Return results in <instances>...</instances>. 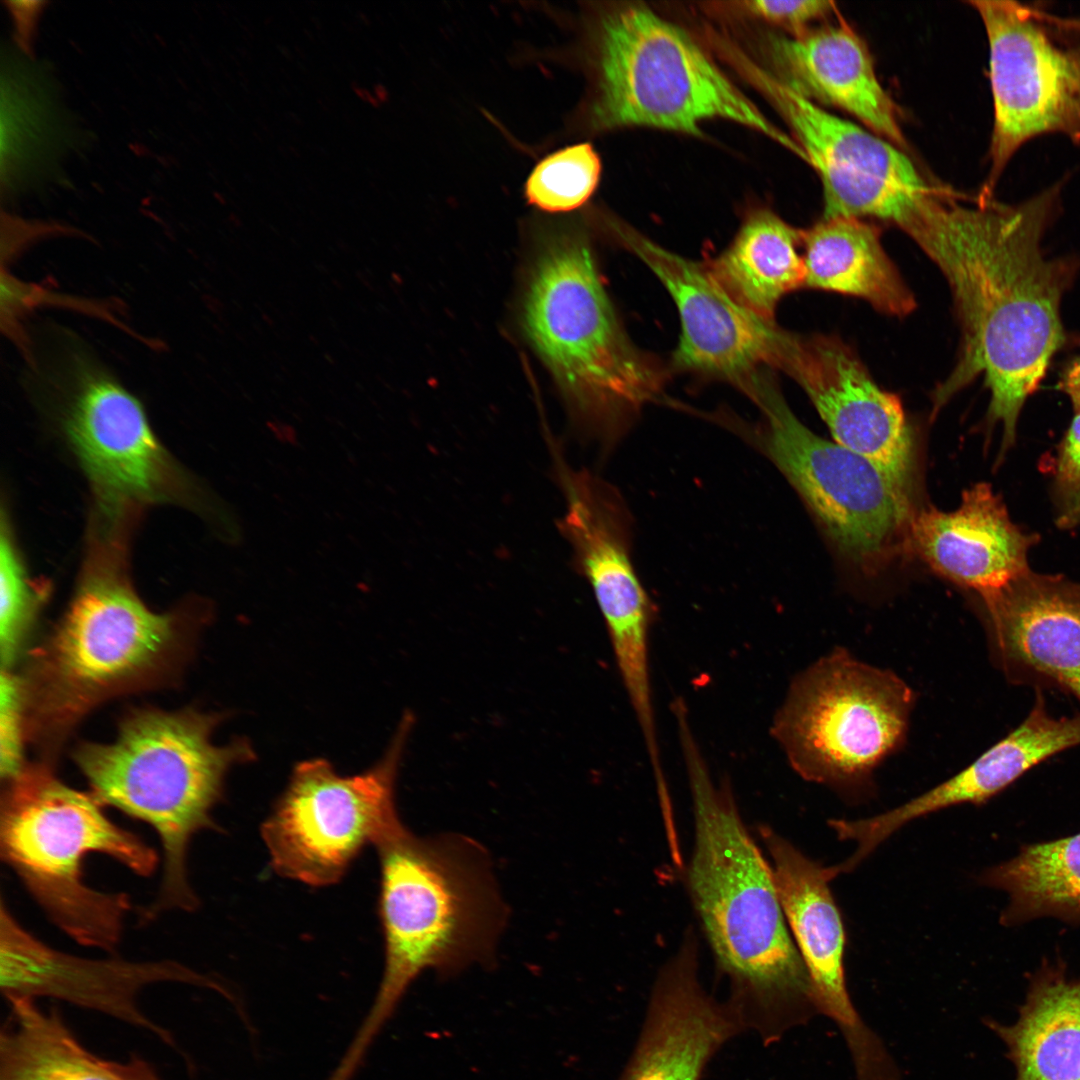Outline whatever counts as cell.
Listing matches in <instances>:
<instances>
[{
  "instance_id": "cell-1",
  "label": "cell",
  "mask_w": 1080,
  "mask_h": 1080,
  "mask_svg": "<svg viewBox=\"0 0 1080 1080\" xmlns=\"http://www.w3.org/2000/svg\"><path fill=\"white\" fill-rule=\"evenodd\" d=\"M1061 187L1016 204L979 193L967 202L944 189L899 226L943 273L961 326L958 361L934 393V412L983 375L987 422L1002 428L1001 457L1015 441L1026 400L1065 342L1060 307L1078 262L1048 258L1041 245Z\"/></svg>"
},
{
  "instance_id": "cell-2",
  "label": "cell",
  "mask_w": 1080,
  "mask_h": 1080,
  "mask_svg": "<svg viewBox=\"0 0 1080 1080\" xmlns=\"http://www.w3.org/2000/svg\"><path fill=\"white\" fill-rule=\"evenodd\" d=\"M693 805L688 885L743 1029L770 1044L818 1011L787 929L772 866L748 833L727 783L717 782L687 719L677 723Z\"/></svg>"
},
{
  "instance_id": "cell-3",
  "label": "cell",
  "mask_w": 1080,
  "mask_h": 1080,
  "mask_svg": "<svg viewBox=\"0 0 1080 1080\" xmlns=\"http://www.w3.org/2000/svg\"><path fill=\"white\" fill-rule=\"evenodd\" d=\"M218 721L217 715L193 711L137 712L123 722L114 742L84 744L75 753L96 799L147 824L161 844L162 879L141 912L143 923L198 907L188 872L190 844L201 831L216 829L212 810L229 769L254 759L245 740L213 744Z\"/></svg>"
},
{
  "instance_id": "cell-4",
  "label": "cell",
  "mask_w": 1080,
  "mask_h": 1080,
  "mask_svg": "<svg viewBox=\"0 0 1080 1080\" xmlns=\"http://www.w3.org/2000/svg\"><path fill=\"white\" fill-rule=\"evenodd\" d=\"M376 848L385 963L367 1038L422 972L449 977L489 963L504 920L488 857L474 841L420 838L402 825Z\"/></svg>"
},
{
  "instance_id": "cell-5",
  "label": "cell",
  "mask_w": 1080,
  "mask_h": 1080,
  "mask_svg": "<svg viewBox=\"0 0 1080 1080\" xmlns=\"http://www.w3.org/2000/svg\"><path fill=\"white\" fill-rule=\"evenodd\" d=\"M522 325L573 412L606 442L645 405L664 400L666 375L625 333L581 233L560 229L544 240Z\"/></svg>"
},
{
  "instance_id": "cell-6",
  "label": "cell",
  "mask_w": 1080,
  "mask_h": 1080,
  "mask_svg": "<svg viewBox=\"0 0 1080 1080\" xmlns=\"http://www.w3.org/2000/svg\"><path fill=\"white\" fill-rule=\"evenodd\" d=\"M2 794L0 855L48 919L79 945L113 952L131 909L125 893L85 883L84 859L106 855L142 877L158 865L156 851L113 822L92 795L74 790L47 769H22Z\"/></svg>"
},
{
  "instance_id": "cell-7",
  "label": "cell",
  "mask_w": 1080,
  "mask_h": 1080,
  "mask_svg": "<svg viewBox=\"0 0 1080 1080\" xmlns=\"http://www.w3.org/2000/svg\"><path fill=\"white\" fill-rule=\"evenodd\" d=\"M29 347L30 391L61 428L108 523L185 498L189 482L142 404L81 338L46 327Z\"/></svg>"
},
{
  "instance_id": "cell-8",
  "label": "cell",
  "mask_w": 1080,
  "mask_h": 1080,
  "mask_svg": "<svg viewBox=\"0 0 1080 1080\" xmlns=\"http://www.w3.org/2000/svg\"><path fill=\"white\" fill-rule=\"evenodd\" d=\"M598 128L642 126L701 134L722 118L778 142L807 162L798 142L776 127L682 28L642 6L607 14L598 37Z\"/></svg>"
},
{
  "instance_id": "cell-9",
  "label": "cell",
  "mask_w": 1080,
  "mask_h": 1080,
  "mask_svg": "<svg viewBox=\"0 0 1080 1080\" xmlns=\"http://www.w3.org/2000/svg\"><path fill=\"white\" fill-rule=\"evenodd\" d=\"M98 539L71 605L36 666L35 702L64 725L157 670L178 643L175 615L151 611L124 574L120 550Z\"/></svg>"
},
{
  "instance_id": "cell-10",
  "label": "cell",
  "mask_w": 1080,
  "mask_h": 1080,
  "mask_svg": "<svg viewBox=\"0 0 1080 1080\" xmlns=\"http://www.w3.org/2000/svg\"><path fill=\"white\" fill-rule=\"evenodd\" d=\"M914 703L897 674L836 648L793 678L770 732L800 777L857 791L903 744Z\"/></svg>"
},
{
  "instance_id": "cell-11",
  "label": "cell",
  "mask_w": 1080,
  "mask_h": 1080,
  "mask_svg": "<svg viewBox=\"0 0 1080 1080\" xmlns=\"http://www.w3.org/2000/svg\"><path fill=\"white\" fill-rule=\"evenodd\" d=\"M750 400L763 422L746 432L784 475L827 534L866 573L879 571L909 540L910 484L874 461L820 437L793 414L770 372Z\"/></svg>"
},
{
  "instance_id": "cell-12",
  "label": "cell",
  "mask_w": 1080,
  "mask_h": 1080,
  "mask_svg": "<svg viewBox=\"0 0 1080 1080\" xmlns=\"http://www.w3.org/2000/svg\"><path fill=\"white\" fill-rule=\"evenodd\" d=\"M412 720L402 718L384 756L363 773L341 775L321 758L297 764L261 826L278 875L314 887L335 884L367 845L403 824L395 786Z\"/></svg>"
},
{
  "instance_id": "cell-13",
  "label": "cell",
  "mask_w": 1080,
  "mask_h": 1080,
  "mask_svg": "<svg viewBox=\"0 0 1080 1080\" xmlns=\"http://www.w3.org/2000/svg\"><path fill=\"white\" fill-rule=\"evenodd\" d=\"M969 3L989 44L994 113L990 169L979 193L993 196L1010 159L1029 140L1058 133L1080 143V18L1016 1Z\"/></svg>"
},
{
  "instance_id": "cell-14",
  "label": "cell",
  "mask_w": 1080,
  "mask_h": 1080,
  "mask_svg": "<svg viewBox=\"0 0 1080 1080\" xmlns=\"http://www.w3.org/2000/svg\"><path fill=\"white\" fill-rule=\"evenodd\" d=\"M739 68L789 124L816 170L824 219L869 216L898 226L940 188L887 139L826 111L748 58Z\"/></svg>"
},
{
  "instance_id": "cell-15",
  "label": "cell",
  "mask_w": 1080,
  "mask_h": 1080,
  "mask_svg": "<svg viewBox=\"0 0 1080 1080\" xmlns=\"http://www.w3.org/2000/svg\"><path fill=\"white\" fill-rule=\"evenodd\" d=\"M556 456L566 507L557 527L572 548L575 568L592 587L626 694L644 698L652 692L654 606L633 565L631 514L615 487Z\"/></svg>"
},
{
  "instance_id": "cell-16",
  "label": "cell",
  "mask_w": 1080,
  "mask_h": 1080,
  "mask_svg": "<svg viewBox=\"0 0 1080 1080\" xmlns=\"http://www.w3.org/2000/svg\"><path fill=\"white\" fill-rule=\"evenodd\" d=\"M611 227L623 246L657 276L677 307L681 334L673 359L679 369L726 381L745 395L761 372L786 373L798 335L739 305L704 264L621 223L612 222Z\"/></svg>"
},
{
  "instance_id": "cell-17",
  "label": "cell",
  "mask_w": 1080,
  "mask_h": 1080,
  "mask_svg": "<svg viewBox=\"0 0 1080 1080\" xmlns=\"http://www.w3.org/2000/svg\"><path fill=\"white\" fill-rule=\"evenodd\" d=\"M783 913L808 973L818 1013L842 1032L858 1075L882 1070L890 1055L854 1008L844 977L845 932L827 867L768 827L761 828Z\"/></svg>"
},
{
  "instance_id": "cell-18",
  "label": "cell",
  "mask_w": 1080,
  "mask_h": 1080,
  "mask_svg": "<svg viewBox=\"0 0 1080 1080\" xmlns=\"http://www.w3.org/2000/svg\"><path fill=\"white\" fill-rule=\"evenodd\" d=\"M978 597L993 661L1006 680L1053 688L1080 703V583L1029 569Z\"/></svg>"
},
{
  "instance_id": "cell-19",
  "label": "cell",
  "mask_w": 1080,
  "mask_h": 1080,
  "mask_svg": "<svg viewBox=\"0 0 1080 1080\" xmlns=\"http://www.w3.org/2000/svg\"><path fill=\"white\" fill-rule=\"evenodd\" d=\"M787 375L808 395L838 444L910 484L913 439L900 399L831 336L799 337Z\"/></svg>"
},
{
  "instance_id": "cell-20",
  "label": "cell",
  "mask_w": 1080,
  "mask_h": 1080,
  "mask_svg": "<svg viewBox=\"0 0 1080 1080\" xmlns=\"http://www.w3.org/2000/svg\"><path fill=\"white\" fill-rule=\"evenodd\" d=\"M742 1030L728 1002L705 992L697 945L688 937L656 979L636 1048L618 1080H700L716 1051Z\"/></svg>"
},
{
  "instance_id": "cell-21",
  "label": "cell",
  "mask_w": 1080,
  "mask_h": 1080,
  "mask_svg": "<svg viewBox=\"0 0 1080 1080\" xmlns=\"http://www.w3.org/2000/svg\"><path fill=\"white\" fill-rule=\"evenodd\" d=\"M0 976L7 998L53 995L103 1009H133L136 991L151 982L200 983L197 973L172 960L135 962L78 957L44 943L0 905Z\"/></svg>"
},
{
  "instance_id": "cell-22",
  "label": "cell",
  "mask_w": 1080,
  "mask_h": 1080,
  "mask_svg": "<svg viewBox=\"0 0 1080 1080\" xmlns=\"http://www.w3.org/2000/svg\"><path fill=\"white\" fill-rule=\"evenodd\" d=\"M1038 535L1010 518L987 483L964 491L960 506L915 513L909 540L938 574L978 596L998 590L1028 571V552Z\"/></svg>"
},
{
  "instance_id": "cell-23",
  "label": "cell",
  "mask_w": 1080,
  "mask_h": 1080,
  "mask_svg": "<svg viewBox=\"0 0 1080 1080\" xmlns=\"http://www.w3.org/2000/svg\"><path fill=\"white\" fill-rule=\"evenodd\" d=\"M768 47L774 75L794 91L841 108L900 148L907 145L897 106L881 85L865 42L849 26L772 36Z\"/></svg>"
},
{
  "instance_id": "cell-24",
  "label": "cell",
  "mask_w": 1080,
  "mask_h": 1080,
  "mask_svg": "<svg viewBox=\"0 0 1080 1080\" xmlns=\"http://www.w3.org/2000/svg\"><path fill=\"white\" fill-rule=\"evenodd\" d=\"M2 196H15L57 175L61 157L79 143L47 70L10 47L1 52Z\"/></svg>"
},
{
  "instance_id": "cell-25",
  "label": "cell",
  "mask_w": 1080,
  "mask_h": 1080,
  "mask_svg": "<svg viewBox=\"0 0 1080 1080\" xmlns=\"http://www.w3.org/2000/svg\"><path fill=\"white\" fill-rule=\"evenodd\" d=\"M1025 719L962 771L894 808L889 819L901 827L916 818L964 803L983 804L1050 757L1080 745V712L1056 717L1042 690Z\"/></svg>"
},
{
  "instance_id": "cell-26",
  "label": "cell",
  "mask_w": 1080,
  "mask_h": 1080,
  "mask_svg": "<svg viewBox=\"0 0 1080 1080\" xmlns=\"http://www.w3.org/2000/svg\"><path fill=\"white\" fill-rule=\"evenodd\" d=\"M989 1025L1006 1045L1014 1080H1080V976L1063 963L1037 970L1013 1024Z\"/></svg>"
},
{
  "instance_id": "cell-27",
  "label": "cell",
  "mask_w": 1080,
  "mask_h": 1080,
  "mask_svg": "<svg viewBox=\"0 0 1080 1080\" xmlns=\"http://www.w3.org/2000/svg\"><path fill=\"white\" fill-rule=\"evenodd\" d=\"M804 286L861 298L903 317L916 302L885 253L879 229L861 218L822 219L802 231Z\"/></svg>"
},
{
  "instance_id": "cell-28",
  "label": "cell",
  "mask_w": 1080,
  "mask_h": 1080,
  "mask_svg": "<svg viewBox=\"0 0 1080 1080\" xmlns=\"http://www.w3.org/2000/svg\"><path fill=\"white\" fill-rule=\"evenodd\" d=\"M802 231L768 209L751 212L731 244L704 264L713 280L739 305L774 321L783 296L805 284L798 253Z\"/></svg>"
},
{
  "instance_id": "cell-29",
  "label": "cell",
  "mask_w": 1080,
  "mask_h": 1080,
  "mask_svg": "<svg viewBox=\"0 0 1080 1080\" xmlns=\"http://www.w3.org/2000/svg\"><path fill=\"white\" fill-rule=\"evenodd\" d=\"M1008 898L1000 915L1007 927L1054 918L1080 924V833L1027 844L978 878Z\"/></svg>"
},
{
  "instance_id": "cell-30",
  "label": "cell",
  "mask_w": 1080,
  "mask_h": 1080,
  "mask_svg": "<svg viewBox=\"0 0 1080 1080\" xmlns=\"http://www.w3.org/2000/svg\"><path fill=\"white\" fill-rule=\"evenodd\" d=\"M11 1020L1 1037V1062L36 1080H131L117 1064L87 1051L59 1015L25 997L8 998Z\"/></svg>"
},
{
  "instance_id": "cell-31",
  "label": "cell",
  "mask_w": 1080,
  "mask_h": 1080,
  "mask_svg": "<svg viewBox=\"0 0 1080 1080\" xmlns=\"http://www.w3.org/2000/svg\"><path fill=\"white\" fill-rule=\"evenodd\" d=\"M601 161L589 143L557 150L543 158L525 183V196L535 207L565 212L582 206L595 191Z\"/></svg>"
},
{
  "instance_id": "cell-32",
  "label": "cell",
  "mask_w": 1080,
  "mask_h": 1080,
  "mask_svg": "<svg viewBox=\"0 0 1080 1080\" xmlns=\"http://www.w3.org/2000/svg\"><path fill=\"white\" fill-rule=\"evenodd\" d=\"M0 533V650L2 667H10L23 640L39 597L28 577L5 511Z\"/></svg>"
},
{
  "instance_id": "cell-33",
  "label": "cell",
  "mask_w": 1080,
  "mask_h": 1080,
  "mask_svg": "<svg viewBox=\"0 0 1080 1080\" xmlns=\"http://www.w3.org/2000/svg\"><path fill=\"white\" fill-rule=\"evenodd\" d=\"M1053 502L1059 528L1080 525V412L1061 440L1054 461Z\"/></svg>"
},
{
  "instance_id": "cell-34",
  "label": "cell",
  "mask_w": 1080,
  "mask_h": 1080,
  "mask_svg": "<svg viewBox=\"0 0 1080 1080\" xmlns=\"http://www.w3.org/2000/svg\"><path fill=\"white\" fill-rule=\"evenodd\" d=\"M0 683V768L2 779L9 781L22 770L21 690L16 677L4 669Z\"/></svg>"
},
{
  "instance_id": "cell-35",
  "label": "cell",
  "mask_w": 1080,
  "mask_h": 1080,
  "mask_svg": "<svg viewBox=\"0 0 1080 1080\" xmlns=\"http://www.w3.org/2000/svg\"><path fill=\"white\" fill-rule=\"evenodd\" d=\"M744 6L750 14L791 29L795 34L806 31L808 24L832 11V3L826 0H756L745 2Z\"/></svg>"
},
{
  "instance_id": "cell-36",
  "label": "cell",
  "mask_w": 1080,
  "mask_h": 1080,
  "mask_svg": "<svg viewBox=\"0 0 1080 1080\" xmlns=\"http://www.w3.org/2000/svg\"><path fill=\"white\" fill-rule=\"evenodd\" d=\"M14 23V39L23 53H30L33 35L46 1H4Z\"/></svg>"
},
{
  "instance_id": "cell-37",
  "label": "cell",
  "mask_w": 1080,
  "mask_h": 1080,
  "mask_svg": "<svg viewBox=\"0 0 1080 1080\" xmlns=\"http://www.w3.org/2000/svg\"><path fill=\"white\" fill-rule=\"evenodd\" d=\"M1058 384L1059 389L1071 401L1074 412H1080V357L1063 370Z\"/></svg>"
},
{
  "instance_id": "cell-38",
  "label": "cell",
  "mask_w": 1080,
  "mask_h": 1080,
  "mask_svg": "<svg viewBox=\"0 0 1080 1080\" xmlns=\"http://www.w3.org/2000/svg\"><path fill=\"white\" fill-rule=\"evenodd\" d=\"M118 1066L121 1072L131 1080H159L151 1068L143 1061L135 1059L126 1065L119 1064Z\"/></svg>"
},
{
  "instance_id": "cell-39",
  "label": "cell",
  "mask_w": 1080,
  "mask_h": 1080,
  "mask_svg": "<svg viewBox=\"0 0 1080 1080\" xmlns=\"http://www.w3.org/2000/svg\"><path fill=\"white\" fill-rule=\"evenodd\" d=\"M1 1080H36L20 1069L1 1062Z\"/></svg>"
}]
</instances>
